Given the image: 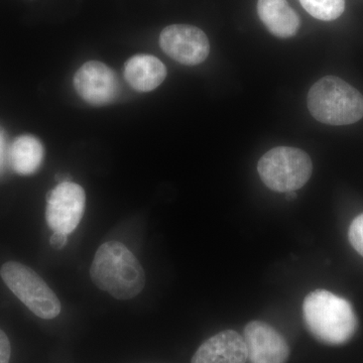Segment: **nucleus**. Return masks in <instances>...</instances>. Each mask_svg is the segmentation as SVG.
Here are the masks:
<instances>
[{"mask_svg": "<svg viewBox=\"0 0 363 363\" xmlns=\"http://www.w3.org/2000/svg\"><path fill=\"white\" fill-rule=\"evenodd\" d=\"M308 13L320 21L338 18L345 9V0H300Z\"/></svg>", "mask_w": 363, "mask_h": 363, "instance_id": "obj_14", "label": "nucleus"}, {"mask_svg": "<svg viewBox=\"0 0 363 363\" xmlns=\"http://www.w3.org/2000/svg\"><path fill=\"white\" fill-rule=\"evenodd\" d=\"M308 109L320 123L348 125L363 117V95L342 79L327 76L308 93Z\"/></svg>", "mask_w": 363, "mask_h": 363, "instance_id": "obj_3", "label": "nucleus"}, {"mask_svg": "<svg viewBox=\"0 0 363 363\" xmlns=\"http://www.w3.org/2000/svg\"><path fill=\"white\" fill-rule=\"evenodd\" d=\"M6 138H4V133L0 130V171H1L2 167H4V160H6Z\"/></svg>", "mask_w": 363, "mask_h": 363, "instance_id": "obj_18", "label": "nucleus"}, {"mask_svg": "<svg viewBox=\"0 0 363 363\" xmlns=\"http://www.w3.org/2000/svg\"><path fill=\"white\" fill-rule=\"evenodd\" d=\"M124 77L138 92L156 89L167 77V68L156 57L136 55L126 62Z\"/></svg>", "mask_w": 363, "mask_h": 363, "instance_id": "obj_12", "label": "nucleus"}, {"mask_svg": "<svg viewBox=\"0 0 363 363\" xmlns=\"http://www.w3.org/2000/svg\"><path fill=\"white\" fill-rule=\"evenodd\" d=\"M84 189L72 182H63L52 189L47 197L45 219L54 233H73L85 211Z\"/></svg>", "mask_w": 363, "mask_h": 363, "instance_id": "obj_6", "label": "nucleus"}, {"mask_svg": "<svg viewBox=\"0 0 363 363\" xmlns=\"http://www.w3.org/2000/svg\"><path fill=\"white\" fill-rule=\"evenodd\" d=\"M257 13L269 33L281 39L294 37L300 28V18L286 0H259Z\"/></svg>", "mask_w": 363, "mask_h": 363, "instance_id": "obj_11", "label": "nucleus"}, {"mask_svg": "<svg viewBox=\"0 0 363 363\" xmlns=\"http://www.w3.org/2000/svg\"><path fill=\"white\" fill-rule=\"evenodd\" d=\"M74 86L84 101L95 106L111 104L119 92L116 73L98 61L85 63L74 76Z\"/></svg>", "mask_w": 363, "mask_h": 363, "instance_id": "obj_8", "label": "nucleus"}, {"mask_svg": "<svg viewBox=\"0 0 363 363\" xmlns=\"http://www.w3.org/2000/svg\"><path fill=\"white\" fill-rule=\"evenodd\" d=\"M245 338L233 330H225L207 339L193 355L191 363H247Z\"/></svg>", "mask_w": 363, "mask_h": 363, "instance_id": "obj_10", "label": "nucleus"}, {"mask_svg": "<svg viewBox=\"0 0 363 363\" xmlns=\"http://www.w3.org/2000/svg\"><path fill=\"white\" fill-rule=\"evenodd\" d=\"M243 338L252 363H286L290 357L285 337L266 322H250L243 331Z\"/></svg>", "mask_w": 363, "mask_h": 363, "instance_id": "obj_9", "label": "nucleus"}, {"mask_svg": "<svg viewBox=\"0 0 363 363\" xmlns=\"http://www.w3.org/2000/svg\"><path fill=\"white\" fill-rule=\"evenodd\" d=\"M68 242V235L62 233H54L50 240V243L55 250H62L67 245Z\"/></svg>", "mask_w": 363, "mask_h": 363, "instance_id": "obj_17", "label": "nucleus"}, {"mask_svg": "<svg viewBox=\"0 0 363 363\" xmlns=\"http://www.w3.org/2000/svg\"><path fill=\"white\" fill-rule=\"evenodd\" d=\"M9 157L16 173L23 176L32 175L42 164L44 147L35 136L21 135L14 140Z\"/></svg>", "mask_w": 363, "mask_h": 363, "instance_id": "obj_13", "label": "nucleus"}, {"mask_svg": "<svg viewBox=\"0 0 363 363\" xmlns=\"http://www.w3.org/2000/svg\"><path fill=\"white\" fill-rule=\"evenodd\" d=\"M160 45L164 54L178 63L196 66L209 56L207 35L200 28L189 25H172L162 30Z\"/></svg>", "mask_w": 363, "mask_h": 363, "instance_id": "obj_7", "label": "nucleus"}, {"mask_svg": "<svg viewBox=\"0 0 363 363\" xmlns=\"http://www.w3.org/2000/svg\"><path fill=\"white\" fill-rule=\"evenodd\" d=\"M0 276L21 302L38 317L51 320L61 313V302L39 274L20 262H9L0 269Z\"/></svg>", "mask_w": 363, "mask_h": 363, "instance_id": "obj_5", "label": "nucleus"}, {"mask_svg": "<svg viewBox=\"0 0 363 363\" xmlns=\"http://www.w3.org/2000/svg\"><path fill=\"white\" fill-rule=\"evenodd\" d=\"M11 353V342H9V337L0 329V363H9Z\"/></svg>", "mask_w": 363, "mask_h": 363, "instance_id": "obj_16", "label": "nucleus"}, {"mask_svg": "<svg viewBox=\"0 0 363 363\" xmlns=\"http://www.w3.org/2000/svg\"><path fill=\"white\" fill-rule=\"evenodd\" d=\"M257 171L267 188L279 193L292 192L304 187L310 180L313 164L304 150L278 147L260 157Z\"/></svg>", "mask_w": 363, "mask_h": 363, "instance_id": "obj_4", "label": "nucleus"}, {"mask_svg": "<svg viewBox=\"0 0 363 363\" xmlns=\"http://www.w3.org/2000/svg\"><path fill=\"white\" fill-rule=\"evenodd\" d=\"M90 277L100 290L118 300L136 297L145 286L142 264L118 241H108L100 245L91 264Z\"/></svg>", "mask_w": 363, "mask_h": 363, "instance_id": "obj_1", "label": "nucleus"}, {"mask_svg": "<svg viewBox=\"0 0 363 363\" xmlns=\"http://www.w3.org/2000/svg\"><path fill=\"white\" fill-rule=\"evenodd\" d=\"M348 238L353 248L363 257V213L351 222Z\"/></svg>", "mask_w": 363, "mask_h": 363, "instance_id": "obj_15", "label": "nucleus"}, {"mask_svg": "<svg viewBox=\"0 0 363 363\" xmlns=\"http://www.w3.org/2000/svg\"><path fill=\"white\" fill-rule=\"evenodd\" d=\"M286 199L292 200L297 198V194H296L295 191H292V192H286Z\"/></svg>", "mask_w": 363, "mask_h": 363, "instance_id": "obj_19", "label": "nucleus"}, {"mask_svg": "<svg viewBox=\"0 0 363 363\" xmlns=\"http://www.w3.org/2000/svg\"><path fill=\"white\" fill-rule=\"evenodd\" d=\"M306 327L320 342L342 345L357 329V318L347 300L326 290L310 293L303 303Z\"/></svg>", "mask_w": 363, "mask_h": 363, "instance_id": "obj_2", "label": "nucleus"}]
</instances>
